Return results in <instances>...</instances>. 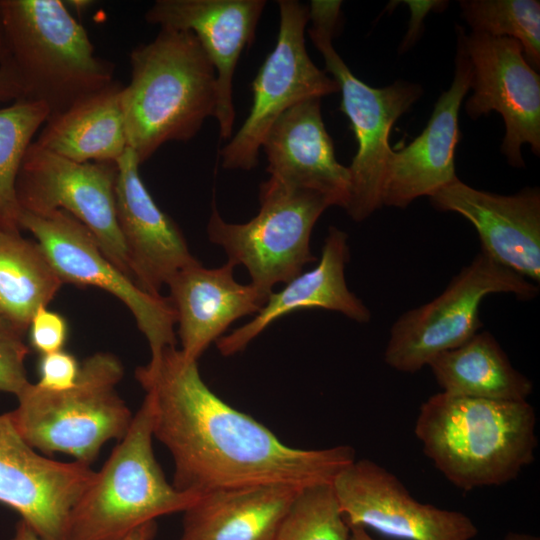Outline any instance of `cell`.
Listing matches in <instances>:
<instances>
[{
    "label": "cell",
    "instance_id": "4316f807",
    "mask_svg": "<svg viewBox=\"0 0 540 540\" xmlns=\"http://www.w3.org/2000/svg\"><path fill=\"white\" fill-rule=\"evenodd\" d=\"M49 115L46 105L25 98L0 108V231H21L17 177L29 145Z\"/></svg>",
    "mask_w": 540,
    "mask_h": 540
},
{
    "label": "cell",
    "instance_id": "1f68e13d",
    "mask_svg": "<svg viewBox=\"0 0 540 540\" xmlns=\"http://www.w3.org/2000/svg\"><path fill=\"white\" fill-rule=\"evenodd\" d=\"M38 365L39 381L36 384L50 391L72 388L80 373L77 359L64 350L42 354Z\"/></svg>",
    "mask_w": 540,
    "mask_h": 540
},
{
    "label": "cell",
    "instance_id": "d590c367",
    "mask_svg": "<svg viewBox=\"0 0 540 540\" xmlns=\"http://www.w3.org/2000/svg\"><path fill=\"white\" fill-rule=\"evenodd\" d=\"M12 540H44L26 522L20 520Z\"/></svg>",
    "mask_w": 540,
    "mask_h": 540
},
{
    "label": "cell",
    "instance_id": "5b68a950",
    "mask_svg": "<svg viewBox=\"0 0 540 540\" xmlns=\"http://www.w3.org/2000/svg\"><path fill=\"white\" fill-rule=\"evenodd\" d=\"M153 408L145 395L131 425L74 506L65 540H122L199 497L167 482L153 452Z\"/></svg>",
    "mask_w": 540,
    "mask_h": 540
},
{
    "label": "cell",
    "instance_id": "f1b7e54d",
    "mask_svg": "<svg viewBox=\"0 0 540 540\" xmlns=\"http://www.w3.org/2000/svg\"><path fill=\"white\" fill-rule=\"evenodd\" d=\"M350 526L332 483L298 491L272 540H349Z\"/></svg>",
    "mask_w": 540,
    "mask_h": 540
},
{
    "label": "cell",
    "instance_id": "44dd1931",
    "mask_svg": "<svg viewBox=\"0 0 540 540\" xmlns=\"http://www.w3.org/2000/svg\"><path fill=\"white\" fill-rule=\"evenodd\" d=\"M235 266L205 268L200 262L178 271L167 283L175 312L181 352L198 361L234 321L256 314L268 296L254 285L238 283Z\"/></svg>",
    "mask_w": 540,
    "mask_h": 540
},
{
    "label": "cell",
    "instance_id": "d4e9b609",
    "mask_svg": "<svg viewBox=\"0 0 540 540\" xmlns=\"http://www.w3.org/2000/svg\"><path fill=\"white\" fill-rule=\"evenodd\" d=\"M441 392L490 400L527 401L532 381L516 370L488 331H478L458 347L439 353L427 365Z\"/></svg>",
    "mask_w": 540,
    "mask_h": 540
},
{
    "label": "cell",
    "instance_id": "f546056e",
    "mask_svg": "<svg viewBox=\"0 0 540 540\" xmlns=\"http://www.w3.org/2000/svg\"><path fill=\"white\" fill-rule=\"evenodd\" d=\"M28 329L0 315V391L17 396L30 383L25 370Z\"/></svg>",
    "mask_w": 540,
    "mask_h": 540
},
{
    "label": "cell",
    "instance_id": "5bb4252c",
    "mask_svg": "<svg viewBox=\"0 0 540 540\" xmlns=\"http://www.w3.org/2000/svg\"><path fill=\"white\" fill-rule=\"evenodd\" d=\"M332 486L350 527L401 540H472L478 534L465 513L419 502L393 473L369 459L348 465Z\"/></svg>",
    "mask_w": 540,
    "mask_h": 540
},
{
    "label": "cell",
    "instance_id": "74e56055",
    "mask_svg": "<svg viewBox=\"0 0 540 540\" xmlns=\"http://www.w3.org/2000/svg\"><path fill=\"white\" fill-rule=\"evenodd\" d=\"M7 63V49L5 44V37L0 13V67L5 66Z\"/></svg>",
    "mask_w": 540,
    "mask_h": 540
},
{
    "label": "cell",
    "instance_id": "cb8c5ba5",
    "mask_svg": "<svg viewBox=\"0 0 540 540\" xmlns=\"http://www.w3.org/2000/svg\"><path fill=\"white\" fill-rule=\"evenodd\" d=\"M117 81L49 115L34 142L67 159L116 163L128 148Z\"/></svg>",
    "mask_w": 540,
    "mask_h": 540
},
{
    "label": "cell",
    "instance_id": "8d00e7d4",
    "mask_svg": "<svg viewBox=\"0 0 540 540\" xmlns=\"http://www.w3.org/2000/svg\"><path fill=\"white\" fill-rule=\"evenodd\" d=\"M349 540H377L373 538L365 529L361 526H351L350 527V537Z\"/></svg>",
    "mask_w": 540,
    "mask_h": 540
},
{
    "label": "cell",
    "instance_id": "2e32d148",
    "mask_svg": "<svg viewBox=\"0 0 540 540\" xmlns=\"http://www.w3.org/2000/svg\"><path fill=\"white\" fill-rule=\"evenodd\" d=\"M439 211L454 212L475 228L480 250L539 285L540 191L526 187L513 195L473 188L458 177L430 197Z\"/></svg>",
    "mask_w": 540,
    "mask_h": 540
},
{
    "label": "cell",
    "instance_id": "ba28073f",
    "mask_svg": "<svg viewBox=\"0 0 540 540\" xmlns=\"http://www.w3.org/2000/svg\"><path fill=\"white\" fill-rule=\"evenodd\" d=\"M259 204L258 213L248 222L229 223L213 203L207 234L223 248L227 261L243 265L251 284L269 297L276 284H286L316 260L310 249L311 233L332 205L317 192L271 177L260 184Z\"/></svg>",
    "mask_w": 540,
    "mask_h": 540
},
{
    "label": "cell",
    "instance_id": "e0dca14e",
    "mask_svg": "<svg viewBox=\"0 0 540 540\" xmlns=\"http://www.w3.org/2000/svg\"><path fill=\"white\" fill-rule=\"evenodd\" d=\"M265 6V0H157L145 13L149 24L191 31L198 39L216 74L215 118L223 140L233 133L234 72Z\"/></svg>",
    "mask_w": 540,
    "mask_h": 540
},
{
    "label": "cell",
    "instance_id": "277c9868",
    "mask_svg": "<svg viewBox=\"0 0 540 540\" xmlns=\"http://www.w3.org/2000/svg\"><path fill=\"white\" fill-rule=\"evenodd\" d=\"M8 67L23 98L50 115L114 81L113 63L95 54L85 28L61 0H0Z\"/></svg>",
    "mask_w": 540,
    "mask_h": 540
},
{
    "label": "cell",
    "instance_id": "4dcf8cb0",
    "mask_svg": "<svg viewBox=\"0 0 540 540\" xmlns=\"http://www.w3.org/2000/svg\"><path fill=\"white\" fill-rule=\"evenodd\" d=\"M28 332L31 347L41 355L47 354L63 350L68 337V323L61 314L41 307L33 315Z\"/></svg>",
    "mask_w": 540,
    "mask_h": 540
},
{
    "label": "cell",
    "instance_id": "52a82bcc",
    "mask_svg": "<svg viewBox=\"0 0 540 540\" xmlns=\"http://www.w3.org/2000/svg\"><path fill=\"white\" fill-rule=\"evenodd\" d=\"M342 1L312 0L308 6L311 27L308 34L341 92L340 110L348 117L357 152L348 167L350 173L347 214L361 222L382 207L387 164L393 149L389 136L395 122L417 102L419 84L397 80L374 88L357 78L333 47L341 17Z\"/></svg>",
    "mask_w": 540,
    "mask_h": 540
},
{
    "label": "cell",
    "instance_id": "f35d334b",
    "mask_svg": "<svg viewBox=\"0 0 540 540\" xmlns=\"http://www.w3.org/2000/svg\"><path fill=\"white\" fill-rule=\"evenodd\" d=\"M502 540H540V538L531 534L510 532Z\"/></svg>",
    "mask_w": 540,
    "mask_h": 540
},
{
    "label": "cell",
    "instance_id": "d6986e66",
    "mask_svg": "<svg viewBox=\"0 0 540 540\" xmlns=\"http://www.w3.org/2000/svg\"><path fill=\"white\" fill-rule=\"evenodd\" d=\"M116 164V213L132 276L144 291L158 296L178 271L198 260L178 225L146 188L134 151L128 147Z\"/></svg>",
    "mask_w": 540,
    "mask_h": 540
},
{
    "label": "cell",
    "instance_id": "d6a6232c",
    "mask_svg": "<svg viewBox=\"0 0 540 540\" xmlns=\"http://www.w3.org/2000/svg\"><path fill=\"white\" fill-rule=\"evenodd\" d=\"M411 11L407 33L401 43V52L409 49L416 42L419 33L423 29V19L429 11L439 10L445 7L446 1H404Z\"/></svg>",
    "mask_w": 540,
    "mask_h": 540
},
{
    "label": "cell",
    "instance_id": "3957f363",
    "mask_svg": "<svg viewBox=\"0 0 540 540\" xmlns=\"http://www.w3.org/2000/svg\"><path fill=\"white\" fill-rule=\"evenodd\" d=\"M121 94L128 147L143 164L165 143L191 140L215 117V70L191 31L160 28L130 52Z\"/></svg>",
    "mask_w": 540,
    "mask_h": 540
},
{
    "label": "cell",
    "instance_id": "603a6c76",
    "mask_svg": "<svg viewBox=\"0 0 540 540\" xmlns=\"http://www.w3.org/2000/svg\"><path fill=\"white\" fill-rule=\"evenodd\" d=\"M298 491L257 485L204 493L184 511L179 540H272Z\"/></svg>",
    "mask_w": 540,
    "mask_h": 540
},
{
    "label": "cell",
    "instance_id": "e575fe53",
    "mask_svg": "<svg viewBox=\"0 0 540 540\" xmlns=\"http://www.w3.org/2000/svg\"><path fill=\"white\" fill-rule=\"evenodd\" d=\"M156 531V522L150 521L132 530L122 540H152Z\"/></svg>",
    "mask_w": 540,
    "mask_h": 540
},
{
    "label": "cell",
    "instance_id": "8992f818",
    "mask_svg": "<svg viewBox=\"0 0 540 540\" xmlns=\"http://www.w3.org/2000/svg\"><path fill=\"white\" fill-rule=\"evenodd\" d=\"M123 375L115 355L97 352L80 364L78 380L68 390L29 383L16 396L11 417L35 450L65 453L89 465L107 441L121 440L131 425L133 415L116 391Z\"/></svg>",
    "mask_w": 540,
    "mask_h": 540
},
{
    "label": "cell",
    "instance_id": "ac0fdd59",
    "mask_svg": "<svg viewBox=\"0 0 540 540\" xmlns=\"http://www.w3.org/2000/svg\"><path fill=\"white\" fill-rule=\"evenodd\" d=\"M471 86V66L457 32L455 70L451 86L438 98L426 127L407 146L392 151L384 180L382 206L406 208L430 197L457 178L455 151L459 112Z\"/></svg>",
    "mask_w": 540,
    "mask_h": 540
},
{
    "label": "cell",
    "instance_id": "7402d4cb",
    "mask_svg": "<svg viewBox=\"0 0 540 540\" xmlns=\"http://www.w3.org/2000/svg\"><path fill=\"white\" fill-rule=\"evenodd\" d=\"M347 240L344 231L331 226L316 267L300 273L282 290L272 292L253 319L221 336L216 341L219 352L231 356L243 351L274 321L301 309L321 308L367 323L371 318L370 310L346 283L345 267L350 257Z\"/></svg>",
    "mask_w": 540,
    "mask_h": 540
},
{
    "label": "cell",
    "instance_id": "9c48e42d",
    "mask_svg": "<svg viewBox=\"0 0 540 540\" xmlns=\"http://www.w3.org/2000/svg\"><path fill=\"white\" fill-rule=\"evenodd\" d=\"M497 293L530 300L538 295L539 285L480 250L441 294L397 318L389 332L385 363L399 372L415 373L439 353L460 346L482 326L483 299Z\"/></svg>",
    "mask_w": 540,
    "mask_h": 540
},
{
    "label": "cell",
    "instance_id": "30bf717a",
    "mask_svg": "<svg viewBox=\"0 0 540 540\" xmlns=\"http://www.w3.org/2000/svg\"><path fill=\"white\" fill-rule=\"evenodd\" d=\"M278 7L277 40L251 84L249 114L219 152L225 169L248 171L256 167L267 132L285 111L306 99L322 98L340 90L338 83L308 55V6L297 0H279Z\"/></svg>",
    "mask_w": 540,
    "mask_h": 540
},
{
    "label": "cell",
    "instance_id": "9a60e30c",
    "mask_svg": "<svg viewBox=\"0 0 540 540\" xmlns=\"http://www.w3.org/2000/svg\"><path fill=\"white\" fill-rule=\"evenodd\" d=\"M96 477L89 465L40 455L0 415V503L16 511L44 540H65L71 512Z\"/></svg>",
    "mask_w": 540,
    "mask_h": 540
},
{
    "label": "cell",
    "instance_id": "7c38bea8",
    "mask_svg": "<svg viewBox=\"0 0 540 540\" xmlns=\"http://www.w3.org/2000/svg\"><path fill=\"white\" fill-rule=\"evenodd\" d=\"M116 180L114 162H76L33 141L17 177V200L28 212L64 210L74 216L94 235L107 258L133 279L117 220Z\"/></svg>",
    "mask_w": 540,
    "mask_h": 540
},
{
    "label": "cell",
    "instance_id": "484cf974",
    "mask_svg": "<svg viewBox=\"0 0 540 540\" xmlns=\"http://www.w3.org/2000/svg\"><path fill=\"white\" fill-rule=\"evenodd\" d=\"M36 241L0 231V315L27 328L63 285Z\"/></svg>",
    "mask_w": 540,
    "mask_h": 540
},
{
    "label": "cell",
    "instance_id": "6da1fadb",
    "mask_svg": "<svg viewBox=\"0 0 540 540\" xmlns=\"http://www.w3.org/2000/svg\"><path fill=\"white\" fill-rule=\"evenodd\" d=\"M198 361L169 347L136 369L149 395L153 435L174 462L173 486L200 496L226 488L332 483L355 459L351 446L301 449L285 445L263 424L219 398Z\"/></svg>",
    "mask_w": 540,
    "mask_h": 540
},
{
    "label": "cell",
    "instance_id": "836d02e7",
    "mask_svg": "<svg viewBox=\"0 0 540 540\" xmlns=\"http://www.w3.org/2000/svg\"><path fill=\"white\" fill-rule=\"evenodd\" d=\"M23 98V91L14 73L7 67H0V102L16 101Z\"/></svg>",
    "mask_w": 540,
    "mask_h": 540
},
{
    "label": "cell",
    "instance_id": "7a4b0ae2",
    "mask_svg": "<svg viewBox=\"0 0 540 540\" xmlns=\"http://www.w3.org/2000/svg\"><path fill=\"white\" fill-rule=\"evenodd\" d=\"M414 433L434 466L464 491L514 480L537 448L536 414L528 401L440 391L420 406Z\"/></svg>",
    "mask_w": 540,
    "mask_h": 540
},
{
    "label": "cell",
    "instance_id": "4fadbf2b",
    "mask_svg": "<svg viewBox=\"0 0 540 540\" xmlns=\"http://www.w3.org/2000/svg\"><path fill=\"white\" fill-rule=\"evenodd\" d=\"M471 66L473 93L465 102L473 120L492 111L505 124L501 152L508 163L525 166L522 146L540 154V76L525 58L521 44L512 38L465 33L457 25Z\"/></svg>",
    "mask_w": 540,
    "mask_h": 540
},
{
    "label": "cell",
    "instance_id": "ffe728a7",
    "mask_svg": "<svg viewBox=\"0 0 540 540\" xmlns=\"http://www.w3.org/2000/svg\"><path fill=\"white\" fill-rule=\"evenodd\" d=\"M269 177L288 186L317 192L332 206L346 208L348 167L336 159L321 113V98L306 99L285 111L263 143Z\"/></svg>",
    "mask_w": 540,
    "mask_h": 540
},
{
    "label": "cell",
    "instance_id": "ab89813d",
    "mask_svg": "<svg viewBox=\"0 0 540 540\" xmlns=\"http://www.w3.org/2000/svg\"><path fill=\"white\" fill-rule=\"evenodd\" d=\"M65 3H67V4H66L67 6H72V7L75 8L77 11H83V10H85L87 7H89V6L92 5V2H91V1H87V0L66 1Z\"/></svg>",
    "mask_w": 540,
    "mask_h": 540
},
{
    "label": "cell",
    "instance_id": "83f0119b",
    "mask_svg": "<svg viewBox=\"0 0 540 540\" xmlns=\"http://www.w3.org/2000/svg\"><path fill=\"white\" fill-rule=\"evenodd\" d=\"M462 16L472 32L517 40L528 63L540 67L538 0H461Z\"/></svg>",
    "mask_w": 540,
    "mask_h": 540
},
{
    "label": "cell",
    "instance_id": "8fae6325",
    "mask_svg": "<svg viewBox=\"0 0 540 540\" xmlns=\"http://www.w3.org/2000/svg\"><path fill=\"white\" fill-rule=\"evenodd\" d=\"M19 224L35 237L63 283L98 287L126 305L149 344L150 360L157 359L164 349L176 347V312L169 298L144 291L117 268L74 216L64 210H21Z\"/></svg>",
    "mask_w": 540,
    "mask_h": 540
}]
</instances>
